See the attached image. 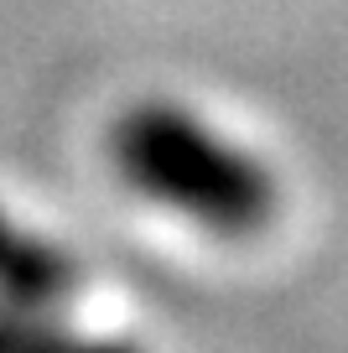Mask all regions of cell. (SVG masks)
I'll return each instance as SVG.
<instances>
[{"label": "cell", "mask_w": 348, "mask_h": 353, "mask_svg": "<svg viewBox=\"0 0 348 353\" xmlns=\"http://www.w3.org/2000/svg\"><path fill=\"white\" fill-rule=\"evenodd\" d=\"M68 296H73V260L0 208V301L63 312Z\"/></svg>", "instance_id": "obj_2"}, {"label": "cell", "mask_w": 348, "mask_h": 353, "mask_svg": "<svg viewBox=\"0 0 348 353\" xmlns=\"http://www.w3.org/2000/svg\"><path fill=\"white\" fill-rule=\"evenodd\" d=\"M73 353H141V348H135V343H120V338H84V343H78V348Z\"/></svg>", "instance_id": "obj_4"}, {"label": "cell", "mask_w": 348, "mask_h": 353, "mask_svg": "<svg viewBox=\"0 0 348 353\" xmlns=\"http://www.w3.org/2000/svg\"><path fill=\"white\" fill-rule=\"evenodd\" d=\"M115 161L135 192L224 239L260 234L276 213L271 172L240 141L177 104H141L125 114L115 130Z\"/></svg>", "instance_id": "obj_1"}, {"label": "cell", "mask_w": 348, "mask_h": 353, "mask_svg": "<svg viewBox=\"0 0 348 353\" xmlns=\"http://www.w3.org/2000/svg\"><path fill=\"white\" fill-rule=\"evenodd\" d=\"M78 332L63 327V312H37L0 301V353H73Z\"/></svg>", "instance_id": "obj_3"}]
</instances>
